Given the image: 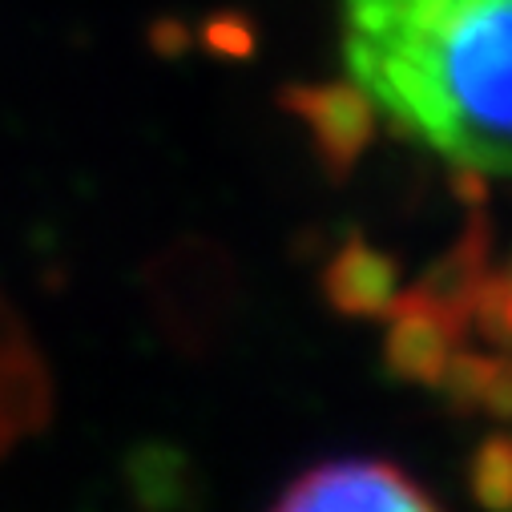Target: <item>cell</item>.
Here are the masks:
<instances>
[{
    "label": "cell",
    "mask_w": 512,
    "mask_h": 512,
    "mask_svg": "<svg viewBox=\"0 0 512 512\" xmlns=\"http://www.w3.org/2000/svg\"><path fill=\"white\" fill-rule=\"evenodd\" d=\"M512 0H343V61L396 134L456 174H508Z\"/></svg>",
    "instance_id": "obj_1"
},
{
    "label": "cell",
    "mask_w": 512,
    "mask_h": 512,
    "mask_svg": "<svg viewBox=\"0 0 512 512\" xmlns=\"http://www.w3.org/2000/svg\"><path fill=\"white\" fill-rule=\"evenodd\" d=\"M468 480H472V496H476L484 508L500 512V508L508 504V440H504L500 432L488 436V440L476 448V456H472V464H468Z\"/></svg>",
    "instance_id": "obj_6"
},
{
    "label": "cell",
    "mask_w": 512,
    "mask_h": 512,
    "mask_svg": "<svg viewBox=\"0 0 512 512\" xmlns=\"http://www.w3.org/2000/svg\"><path fill=\"white\" fill-rule=\"evenodd\" d=\"M206 45L214 53H226V57H246L254 49V29H250V21H242L234 13H222L206 25Z\"/></svg>",
    "instance_id": "obj_7"
},
{
    "label": "cell",
    "mask_w": 512,
    "mask_h": 512,
    "mask_svg": "<svg viewBox=\"0 0 512 512\" xmlns=\"http://www.w3.org/2000/svg\"><path fill=\"white\" fill-rule=\"evenodd\" d=\"M279 512H323V508H408L436 512L440 500L420 488L392 460H327L295 476L279 496Z\"/></svg>",
    "instance_id": "obj_2"
},
{
    "label": "cell",
    "mask_w": 512,
    "mask_h": 512,
    "mask_svg": "<svg viewBox=\"0 0 512 512\" xmlns=\"http://www.w3.org/2000/svg\"><path fill=\"white\" fill-rule=\"evenodd\" d=\"M383 319H392L388 339H383V367H388V375L436 388L452 355L464 347L468 327L416 291H400Z\"/></svg>",
    "instance_id": "obj_4"
},
{
    "label": "cell",
    "mask_w": 512,
    "mask_h": 512,
    "mask_svg": "<svg viewBox=\"0 0 512 512\" xmlns=\"http://www.w3.org/2000/svg\"><path fill=\"white\" fill-rule=\"evenodd\" d=\"M283 109H291L307 125V134L319 150V162L335 182H343L355 170V162L371 146L375 125H379L371 97L355 81L291 85L283 89Z\"/></svg>",
    "instance_id": "obj_3"
},
{
    "label": "cell",
    "mask_w": 512,
    "mask_h": 512,
    "mask_svg": "<svg viewBox=\"0 0 512 512\" xmlns=\"http://www.w3.org/2000/svg\"><path fill=\"white\" fill-rule=\"evenodd\" d=\"M323 295L339 315L383 319L392 311L396 295H400L396 259L375 250V246H367L359 234H351L323 271Z\"/></svg>",
    "instance_id": "obj_5"
}]
</instances>
